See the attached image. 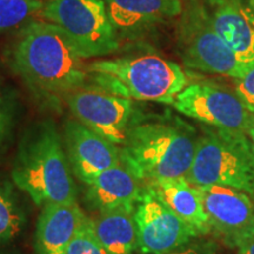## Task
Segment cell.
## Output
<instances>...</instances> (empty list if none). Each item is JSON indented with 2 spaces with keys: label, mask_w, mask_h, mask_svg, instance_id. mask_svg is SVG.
Segmentation results:
<instances>
[{
  "label": "cell",
  "mask_w": 254,
  "mask_h": 254,
  "mask_svg": "<svg viewBox=\"0 0 254 254\" xmlns=\"http://www.w3.org/2000/svg\"><path fill=\"white\" fill-rule=\"evenodd\" d=\"M9 65L32 91L67 97L86 86L87 65L72 40L56 25L31 20L21 27L8 52Z\"/></svg>",
  "instance_id": "1"
},
{
  "label": "cell",
  "mask_w": 254,
  "mask_h": 254,
  "mask_svg": "<svg viewBox=\"0 0 254 254\" xmlns=\"http://www.w3.org/2000/svg\"><path fill=\"white\" fill-rule=\"evenodd\" d=\"M199 132L176 117L139 119L120 146V161L142 183L186 177Z\"/></svg>",
  "instance_id": "2"
},
{
  "label": "cell",
  "mask_w": 254,
  "mask_h": 254,
  "mask_svg": "<svg viewBox=\"0 0 254 254\" xmlns=\"http://www.w3.org/2000/svg\"><path fill=\"white\" fill-rule=\"evenodd\" d=\"M62 135L51 120L28 129L12 168V182L38 206L77 202L78 189Z\"/></svg>",
  "instance_id": "3"
},
{
  "label": "cell",
  "mask_w": 254,
  "mask_h": 254,
  "mask_svg": "<svg viewBox=\"0 0 254 254\" xmlns=\"http://www.w3.org/2000/svg\"><path fill=\"white\" fill-rule=\"evenodd\" d=\"M87 69L101 90L138 101L173 105L189 85L182 66L155 53L99 59Z\"/></svg>",
  "instance_id": "4"
},
{
  "label": "cell",
  "mask_w": 254,
  "mask_h": 254,
  "mask_svg": "<svg viewBox=\"0 0 254 254\" xmlns=\"http://www.w3.org/2000/svg\"><path fill=\"white\" fill-rule=\"evenodd\" d=\"M185 178L196 187H231L254 199L253 140L244 132L202 125L192 166Z\"/></svg>",
  "instance_id": "5"
},
{
  "label": "cell",
  "mask_w": 254,
  "mask_h": 254,
  "mask_svg": "<svg viewBox=\"0 0 254 254\" xmlns=\"http://www.w3.org/2000/svg\"><path fill=\"white\" fill-rule=\"evenodd\" d=\"M178 19L177 47L186 67L232 79L249 71L215 31L202 0L186 1Z\"/></svg>",
  "instance_id": "6"
},
{
  "label": "cell",
  "mask_w": 254,
  "mask_h": 254,
  "mask_svg": "<svg viewBox=\"0 0 254 254\" xmlns=\"http://www.w3.org/2000/svg\"><path fill=\"white\" fill-rule=\"evenodd\" d=\"M38 17L59 27L84 59L109 56L119 49L104 0H49Z\"/></svg>",
  "instance_id": "7"
},
{
  "label": "cell",
  "mask_w": 254,
  "mask_h": 254,
  "mask_svg": "<svg viewBox=\"0 0 254 254\" xmlns=\"http://www.w3.org/2000/svg\"><path fill=\"white\" fill-rule=\"evenodd\" d=\"M172 106L187 118L217 128L249 134L254 116L246 109L234 88L214 82L189 84L176 97Z\"/></svg>",
  "instance_id": "8"
},
{
  "label": "cell",
  "mask_w": 254,
  "mask_h": 254,
  "mask_svg": "<svg viewBox=\"0 0 254 254\" xmlns=\"http://www.w3.org/2000/svg\"><path fill=\"white\" fill-rule=\"evenodd\" d=\"M65 100L75 119L119 147L138 118L132 99L99 87L79 88Z\"/></svg>",
  "instance_id": "9"
},
{
  "label": "cell",
  "mask_w": 254,
  "mask_h": 254,
  "mask_svg": "<svg viewBox=\"0 0 254 254\" xmlns=\"http://www.w3.org/2000/svg\"><path fill=\"white\" fill-rule=\"evenodd\" d=\"M134 220L139 254H166L200 238L198 232L165 206L146 184L135 205Z\"/></svg>",
  "instance_id": "10"
},
{
  "label": "cell",
  "mask_w": 254,
  "mask_h": 254,
  "mask_svg": "<svg viewBox=\"0 0 254 254\" xmlns=\"http://www.w3.org/2000/svg\"><path fill=\"white\" fill-rule=\"evenodd\" d=\"M211 233L237 249L254 238V199L246 192L225 186L198 187Z\"/></svg>",
  "instance_id": "11"
},
{
  "label": "cell",
  "mask_w": 254,
  "mask_h": 254,
  "mask_svg": "<svg viewBox=\"0 0 254 254\" xmlns=\"http://www.w3.org/2000/svg\"><path fill=\"white\" fill-rule=\"evenodd\" d=\"M64 147L74 177L90 185L104 171L122 164L119 146L97 134L77 119L64 127Z\"/></svg>",
  "instance_id": "12"
},
{
  "label": "cell",
  "mask_w": 254,
  "mask_h": 254,
  "mask_svg": "<svg viewBox=\"0 0 254 254\" xmlns=\"http://www.w3.org/2000/svg\"><path fill=\"white\" fill-rule=\"evenodd\" d=\"M212 24L239 62L254 66V4L252 0H205Z\"/></svg>",
  "instance_id": "13"
},
{
  "label": "cell",
  "mask_w": 254,
  "mask_h": 254,
  "mask_svg": "<svg viewBox=\"0 0 254 254\" xmlns=\"http://www.w3.org/2000/svg\"><path fill=\"white\" fill-rule=\"evenodd\" d=\"M118 37L136 36L179 18L184 0H104Z\"/></svg>",
  "instance_id": "14"
},
{
  "label": "cell",
  "mask_w": 254,
  "mask_h": 254,
  "mask_svg": "<svg viewBox=\"0 0 254 254\" xmlns=\"http://www.w3.org/2000/svg\"><path fill=\"white\" fill-rule=\"evenodd\" d=\"M87 186L85 204L97 214L117 209H134L144 190V183L123 164L104 171Z\"/></svg>",
  "instance_id": "15"
},
{
  "label": "cell",
  "mask_w": 254,
  "mask_h": 254,
  "mask_svg": "<svg viewBox=\"0 0 254 254\" xmlns=\"http://www.w3.org/2000/svg\"><path fill=\"white\" fill-rule=\"evenodd\" d=\"M86 214L77 202L47 204L38 218L34 250L37 254H67Z\"/></svg>",
  "instance_id": "16"
},
{
  "label": "cell",
  "mask_w": 254,
  "mask_h": 254,
  "mask_svg": "<svg viewBox=\"0 0 254 254\" xmlns=\"http://www.w3.org/2000/svg\"><path fill=\"white\" fill-rule=\"evenodd\" d=\"M146 185L177 217L194 228L200 237L211 233V225L200 190L187 182L185 177L146 183Z\"/></svg>",
  "instance_id": "17"
},
{
  "label": "cell",
  "mask_w": 254,
  "mask_h": 254,
  "mask_svg": "<svg viewBox=\"0 0 254 254\" xmlns=\"http://www.w3.org/2000/svg\"><path fill=\"white\" fill-rule=\"evenodd\" d=\"M95 238L105 254H134L138 234L134 209H117L92 219Z\"/></svg>",
  "instance_id": "18"
},
{
  "label": "cell",
  "mask_w": 254,
  "mask_h": 254,
  "mask_svg": "<svg viewBox=\"0 0 254 254\" xmlns=\"http://www.w3.org/2000/svg\"><path fill=\"white\" fill-rule=\"evenodd\" d=\"M14 183L0 178V249L20 236L27 224V215L19 199Z\"/></svg>",
  "instance_id": "19"
},
{
  "label": "cell",
  "mask_w": 254,
  "mask_h": 254,
  "mask_svg": "<svg viewBox=\"0 0 254 254\" xmlns=\"http://www.w3.org/2000/svg\"><path fill=\"white\" fill-rule=\"evenodd\" d=\"M47 2L49 0H0V33L25 26Z\"/></svg>",
  "instance_id": "20"
},
{
  "label": "cell",
  "mask_w": 254,
  "mask_h": 254,
  "mask_svg": "<svg viewBox=\"0 0 254 254\" xmlns=\"http://www.w3.org/2000/svg\"><path fill=\"white\" fill-rule=\"evenodd\" d=\"M67 254H105L103 247L95 238L92 219L87 215L69 245Z\"/></svg>",
  "instance_id": "21"
},
{
  "label": "cell",
  "mask_w": 254,
  "mask_h": 254,
  "mask_svg": "<svg viewBox=\"0 0 254 254\" xmlns=\"http://www.w3.org/2000/svg\"><path fill=\"white\" fill-rule=\"evenodd\" d=\"M14 126V111L12 105L0 97V155L7 148Z\"/></svg>",
  "instance_id": "22"
},
{
  "label": "cell",
  "mask_w": 254,
  "mask_h": 254,
  "mask_svg": "<svg viewBox=\"0 0 254 254\" xmlns=\"http://www.w3.org/2000/svg\"><path fill=\"white\" fill-rule=\"evenodd\" d=\"M234 91L243 101L246 109L254 116V66H252L243 77L234 79Z\"/></svg>",
  "instance_id": "23"
},
{
  "label": "cell",
  "mask_w": 254,
  "mask_h": 254,
  "mask_svg": "<svg viewBox=\"0 0 254 254\" xmlns=\"http://www.w3.org/2000/svg\"><path fill=\"white\" fill-rule=\"evenodd\" d=\"M218 244L213 239L196 238L187 245L166 254H217Z\"/></svg>",
  "instance_id": "24"
},
{
  "label": "cell",
  "mask_w": 254,
  "mask_h": 254,
  "mask_svg": "<svg viewBox=\"0 0 254 254\" xmlns=\"http://www.w3.org/2000/svg\"><path fill=\"white\" fill-rule=\"evenodd\" d=\"M236 250L237 254H254V238L243 243Z\"/></svg>",
  "instance_id": "25"
},
{
  "label": "cell",
  "mask_w": 254,
  "mask_h": 254,
  "mask_svg": "<svg viewBox=\"0 0 254 254\" xmlns=\"http://www.w3.org/2000/svg\"><path fill=\"white\" fill-rule=\"evenodd\" d=\"M249 135H250V138L252 139L253 142H254V124H253V126L251 127L250 131H249Z\"/></svg>",
  "instance_id": "26"
},
{
  "label": "cell",
  "mask_w": 254,
  "mask_h": 254,
  "mask_svg": "<svg viewBox=\"0 0 254 254\" xmlns=\"http://www.w3.org/2000/svg\"><path fill=\"white\" fill-rule=\"evenodd\" d=\"M184 1H185V2L186 1H194V0H184Z\"/></svg>",
  "instance_id": "27"
},
{
  "label": "cell",
  "mask_w": 254,
  "mask_h": 254,
  "mask_svg": "<svg viewBox=\"0 0 254 254\" xmlns=\"http://www.w3.org/2000/svg\"><path fill=\"white\" fill-rule=\"evenodd\" d=\"M252 1H253V4H254V0H252Z\"/></svg>",
  "instance_id": "28"
}]
</instances>
